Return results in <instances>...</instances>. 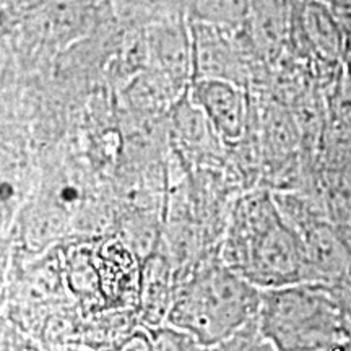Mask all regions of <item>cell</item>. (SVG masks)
I'll list each match as a JSON object with an SVG mask.
<instances>
[{"label": "cell", "mask_w": 351, "mask_h": 351, "mask_svg": "<svg viewBox=\"0 0 351 351\" xmlns=\"http://www.w3.org/2000/svg\"><path fill=\"white\" fill-rule=\"evenodd\" d=\"M217 249L232 271L258 289L314 282L301 238L269 192H254L236 204Z\"/></svg>", "instance_id": "1"}, {"label": "cell", "mask_w": 351, "mask_h": 351, "mask_svg": "<svg viewBox=\"0 0 351 351\" xmlns=\"http://www.w3.org/2000/svg\"><path fill=\"white\" fill-rule=\"evenodd\" d=\"M261 291L232 271L215 247L178 274L166 324L212 348L257 317Z\"/></svg>", "instance_id": "2"}, {"label": "cell", "mask_w": 351, "mask_h": 351, "mask_svg": "<svg viewBox=\"0 0 351 351\" xmlns=\"http://www.w3.org/2000/svg\"><path fill=\"white\" fill-rule=\"evenodd\" d=\"M257 324L278 351H327L351 340V306L319 282L262 289Z\"/></svg>", "instance_id": "3"}, {"label": "cell", "mask_w": 351, "mask_h": 351, "mask_svg": "<svg viewBox=\"0 0 351 351\" xmlns=\"http://www.w3.org/2000/svg\"><path fill=\"white\" fill-rule=\"evenodd\" d=\"M313 271L314 282L341 287L351 278V252L340 226L328 218L315 219L298 234Z\"/></svg>", "instance_id": "4"}, {"label": "cell", "mask_w": 351, "mask_h": 351, "mask_svg": "<svg viewBox=\"0 0 351 351\" xmlns=\"http://www.w3.org/2000/svg\"><path fill=\"white\" fill-rule=\"evenodd\" d=\"M194 99L219 138L231 143L243 138L247 104L241 85L226 80H195Z\"/></svg>", "instance_id": "5"}, {"label": "cell", "mask_w": 351, "mask_h": 351, "mask_svg": "<svg viewBox=\"0 0 351 351\" xmlns=\"http://www.w3.org/2000/svg\"><path fill=\"white\" fill-rule=\"evenodd\" d=\"M178 275L169 257L161 247L145 257L140 270L137 320L153 328L163 326L168 319Z\"/></svg>", "instance_id": "6"}, {"label": "cell", "mask_w": 351, "mask_h": 351, "mask_svg": "<svg viewBox=\"0 0 351 351\" xmlns=\"http://www.w3.org/2000/svg\"><path fill=\"white\" fill-rule=\"evenodd\" d=\"M191 34L195 80H226L241 85V59L225 36V29L194 20Z\"/></svg>", "instance_id": "7"}, {"label": "cell", "mask_w": 351, "mask_h": 351, "mask_svg": "<svg viewBox=\"0 0 351 351\" xmlns=\"http://www.w3.org/2000/svg\"><path fill=\"white\" fill-rule=\"evenodd\" d=\"M150 57L165 77L176 83L194 75L191 26L163 23L150 34Z\"/></svg>", "instance_id": "8"}, {"label": "cell", "mask_w": 351, "mask_h": 351, "mask_svg": "<svg viewBox=\"0 0 351 351\" xmlns=\"http://www.w3.org/2000/svg\"><path fill=\"white\" fill-rule=\"evenodd\" d=\"M195 20L226 29L249 19L251 0H195Z\"/></svg>", "instance_id": "9"}, {"label": "cell", "mask_w": 351, "mask_h": 351, "mask_svg": "<svg viewBox=\"0 0 351 351\" xmlns=\"http://www.w3.org/2000/svg\"><path fill=\"white\" fill-rule=\"evenodd\" d=\"M208 351H278L269 340L263 337L257 317L247 322L239 330L228 337Z\"/></svg>", "instance_id": "10"}, {"label": "cell", "mask_w": 351, "mask_h": 351, "mask_svg": "<svg viewBox=\"0 0 351 351\" xmlns=\"http://www.w3.org/2000/svg\"><path fill=\"white\" fill-rule=\"evenodd\" d=\"M148 328V327H147ZM152 333L153 351H205L194 337L187 332L176 328L169 324H163L153 328H148Z\"/></svg>", "instance_id": "11"}, {"label": "cell", "mask_w": 351, "mask_h": 351, "mask_svg": "<svg viewBox=\"0 0 351 351\" xmlns=\"http://www.w3.org/2000/svg\"><path fill=\"white\" fill-rule=\"evenodd\" d=\"M307 23L313 28L314 39L320 44L322 49H326V52H330V54L339 52L340 34L332 15H328L322 7H313L309 10Z\"/></svg>", "instance_id": "12"}, {"label": "cell", "mask_w": 351, "mask_h": 351, "mask_svg": "<svg viewBox=\"0 0 351 351\" xmlns=\"http://www.w3.org/2000/svg\"><path fill=\"white\" fill-rule=\"evenodd\" d=\"M108 351H153L152 333L142 324L124 333Z\"/></svg>", "instance_id": "13"}, {"label": "cell", "mask_w": 351, "mask_h": 351, "mask_svg": "<svg viewBox=\"0 0 351 351\" xmlns=\"http://www.w3.org/2000/svg\"><path fill=\"white\" fill-rule=\"evenodd\" d=\"M337 288H340V291L343 293L345 300L348 301V304L351 306V278L345 285H341V287H337Z\"/></svg>", "instance_id": "14"}, {"label": "cell", "mask_w": 351, "mask_h": 351, "mask_svg": "<svg viewBox=\"0 0 351 351\" xmlns=\"http://www.w3.org/2000/svg\"><path fill=\"white\" fill-rule=\"evenodd\" d=\"M205 351H208V348H207V350H205Z\"/></svg>", "instance_id": "15"}]
</instances>
